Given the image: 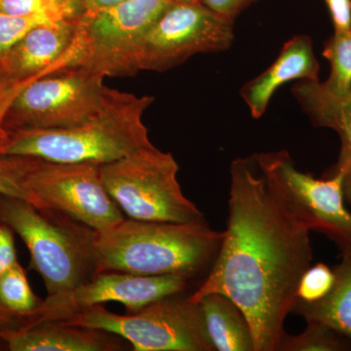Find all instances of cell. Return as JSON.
I'll return each mask as SVG.
<instances>
[{
  "mask_svg": "<svg viewBox=\"0 0 351 351\" xmlns=\"http://www.w3.org/2000/svg\"><path fill=\"white\" fill-rule=\"evenodd\" d=\"M332 270L330 292L317 302L298 300L293 313L306 321L322 323L351 341V254H341V263Z\"/></svg>",
  "mask_w": 351,
  "mask_h": 351,
  "instance_id": "18",
  "label": "cell"
},
{
  "mask_svg": "<svg viewBox=\"0 0 351 351\" xmlns=\"http://www.w3.org/2000/svg\"><path fill=\"white\" fill-rule=\"evenodd\" d=\"M80 18L40 25L29 32L0 60V82L21 90L58 69L80 66V47L76 39Z\"/></svg>",
  "mask_w": 351,
  "mask_h": 351,
  "instance_id": "13",
  "label": "cell"
},
{
  "mask_svg": "<svg viewBox=\"0 0 351 351\" xmlns=\"http://www.w3.org/2000/svg\"><path fill=\"white\" fill-rule=\"evenodd\" d=\"M27 164L29 157L0 156V195L14 196L36 205V201L25 188Z\"/></svg>",
  "mask_w": 351,
  "mask_h": 351,
  "instance_id": "24",
  "label": "cell"
},
{
  "mask_svg": "<svg viewBox=\"0 0 351 351\" xmlns=\"http://www.w3.org/2000/svg\"><path fill=\"white\" fill-rule=\"evenodd\" d=\"M173 0H127L78 21L80 66L104 76L135 75L133 59L141 41Z\"/></svg>",
  "mask_w": 351,
  "mask_h": 351,
  "instance_id": "11",
  "label": "cell"
},
{
  "mask_svg": "<svg viewBox=\"0 0 351 351\" xmlns=\"http://www.w3.org/2000/svg\"><path fill=\"white\" fill-rule=\"evenodd\" d=\"M100 166L29 157L25 188L36 207L56 210L101 232L117 225L125 216L104 186Z\"/></svg>",
  "mask_w": 351,
  "mask_h": 351,
  "instance_id": "10",
  "label": "cell"
},
{
  "mask_svg": "<svg viewBox=\"0 0 351 351\" xmlns=\"http://www.w3.org/2000/svg\"><path fill=\"white\" fill-rule=\"evenodd\" d=\"M193 279L184 276H145L119 271L95 274L76 287L48 295L34 311L23 318L20 326H32L50 321H64L75 314L106 302H119L127 313L167 295L186 293Z\"/></svg>",
  "mask_w": 351,
  "mask_h": 351,
  "instance_id": "12",
  "label": "cell"
},
{
  "mask_svg": "<svg viewBox=\"0 0 351 351\" xmlns=\"http://www.w3.org/2000/svg\"><path fill=\"white\" fill-rule=\"evenodd\" d=\"M189 295H167L124 315L100 304L61 322L112 332L135 351H215L199 304Z\"/></svg>",
  "mask_w": 351,
  "mask_h": 351,
  "instance_id": "6",
  "label": "cell"
},
{
  "mask_svg": "<svg viewBox=\"0 0 351 351\" xmlns=\"http://www.w3.org/2000/svg\"><path fill=\"white\" fill-rule=\"evenodd\" d=\"M311 262L309 230L284 209L255 157L233 160L223 242L189 300L226 295L250 323L255 351H278L284 323Z\"/></svg>",
  "mask_w": 351,
  "mask_h": 351,
  "instance_id": "1",
  "label": "cell"
},
{
  "mask_svg": "<svg viewBox=\"0 0 351 351\" xmlns=\"http://www.w3.org/2000/svg\"><path fill=\"white\" fill-rule=\"evenodd\" d=\"M334 280V270L324 263L311 265L300 280L298 300L306 302L319 301L330 292Z\"/></svg>",
  "mask_w": 351,
  "mask_h": 351,
  "instance_id": "25",
  "label": "cell"
},
{
  "mask_svg": "<svg viewBox=\"0 0 351 351\" xmlns=\"http://www.w3.org/2000/svg\"><path fill=\"white\" fill-rule=\"evenodd\" d=\"M0 223L19 235L31 255L29 269L48 295L86 282L95 274V230L71 217L29 201L0 195Z\"/></svg>",
  "mask_w": 351,
  "mask_h": 351,
  "instance_id": "4",
  "label": "cell"
},
{
  "mask_svg": "<svg viewBox=\"0 0 351 351\" xmlns=\"http://www.w3.org/2000/svg\"><path fill=\"white\" fill-rule=\"evenodd\" d=\"M178 171L173 154L154 145L100 166L104 186L129 219L205 221L204 214L182 193Z\"/></svg>",
  "mask_w": 351,
  "mask_h": 351,
  "instance_id": "5",
  "label": "cell"
},
{
  "mask_svg": "<svg viewBox=\"0 0 351 351\" xmlns=\"http://www.w3.org/2000/svg\"><path fill=\"white\" fill-rule=\"evenodd\" d=\"M269 189L284 209L307 230L327 235L351 254V212L346 206L343 174L328 171L322 179L301 172L285 151L254 156Z\"/></svg>",
  "mask_w": 351,
  "mask_h": 351,
  "instance_id": "7",
  "label": "cell"
},
{
  "mask_svg": "<svg viewBox=\"0 0 351 351\" xmlns=\"http://www.w3.org/2000/svg\"><path fill=\"white\" fill-rule=\"evenodd\" d=\"M234 21L197 2H173L152 25L133 59L134 73H162L199 53L228 50Z\"/></svg>",
  "mask_w": 351,
  "mask_h": 351,
  "instance_id": "9",
  "label": "cell"
},
{
  "mask_svg": "<svg viewBox=\"0 0 351 351\" xmlns=\"http://www.w3.org/2000/svg\"><path fill=\"white\" fill-rule=\"evenodd\" d=\"M21 321L17 316L14 315L12 313L6 309L5 307L0 304V329H6V328L19 327Z\"/></svg>",
  "mask_w": 351,
  "mask_h": 351,
  "instance_id": "30",
  "label": "cell"
},
{
  "mask_svg": "<svg viewBox=\"0 0 351 351\" xmlns=\"http://www.w3.org/2000/svg\"><path fill=\"white\" fill-rule=\"evenodd\" d=\"M13 100V94L6 89L5 87L0 85V135L3 133L2 129V120L5 114L7 108Z\"/></svg>",
  "mask_w": 351,
  "mask_h": 351,
  "instance_id": "31",
  "label": "cell"
},
{
  "mask_svg": "<svg viewBox=\"0 0 351 351\" xmlns=\"http://www.w3.org/2000/svg\"><path fill=\"white\" fill-rule=\"evenodd\" d=\"M173 1L176 2H197L199 0H173Z\"/></svg>",
  "mask_w": 351,
  "mask_h": 351,
  "instance_id": "32",
  "label": "cell"
},
{
  "mask_svg": "<svg viewBox=\"0 0 351 351\" xmlns=\"http://www.w3.org/2000/svg\"><path fill=\"white\" fill-rule=\"evenodd\" d=\"M0 348H4L3 343H2L1 341H0ZM0 350H1V348H0Z\"/></svg>",
  "mask_w": 351,
  "mask_h": 351,
  "instance_id": "33",
  "label": "cell"
},
{
  "mask_svg": "<svg viewBox=\"0 0 351 351\" xmlns=\"http://www.w3.org/2000/svg\"><path fill=\"white\" fill-rule=\"evenodd\" d=\"M198 304L215 351H255L250 323L230 298L212 293Z\"/></svg>",
  "mask_w": 351,
  "mask_h": 351,
  "instance_id": "17",
  "label": "cell"
},
{
  "mask_svg": "<svg viewBox=\"0 0 351 351\" xmlns=\"http://www.w3.org/2000/svg\"><path fill=\"white\" fill-rule=\"evenodd\" d=\"M297 336L284 335L279 351H343L351 350V341L322 323L306 321Z\"/></svg>",
  "mask_w": 351,
  "mask_h": 351,
  "instance_id": "21",
  "label": "cell"
},
{
  "mask_svg": "<svg viewBox=\"0 0 351 351\" xmlns=\"http://www.w3.org/2000/svg\"><path fill=\"white\" fill-rule=\"evenodd\" d=\"M43 300L34 295L19 262L0 276V304L19 318L29 315Z\"/></svg>",
  "mask_w": 351,
  "mask_h": 351,
  "instance_id": "20",
  "label": "cell"
},
{
  "mask_svg": "<svg viewBox=\"0 0 351 351\" xmlns=\"http://www.w3.org/2000/svg\"><path fill=\"white\" fill-rule=\"evenodd\" d=\"M124 1L127 0H82L83 11L86 13L97 12Z\"/></svg>",
  "mask_w": 351,
  "mask_h": 351,
  "instance_id": "29",
  "label": "cell"
},
{
  "mask_svg": "<svg viewBox=\"0 0 351 351\" xmlns=\"http://www.w3.org/2000/svg\"><path fill=\"white\" fill-rule=\"evenodd\" d=\"M335 32L351 29V0H324Z\"/></svg>",
  "mask_w": 351,
  "mask_h": 351,
  "instance_id": "27",
  "label": "cell"
},
{
  "mask_svg": "<svg viewBox=\"0 0 351 351\" xmlns=\"http://www.w3.org/2000/svg\"><path fill=\"white\" fill-rule=\"evenodd\" d=\"M17 263L14 232L8 226L0 223V276Z\"/></svg>",
  "mask_w": 351,
  "mask_h": 351,
  "instance_id": "26",
  "label": "cell"
},
{
  "mask_svg": "<svg viewBox=\"0 0 351 351\" xmlns=\"http://www.w3.org/2000/svg\"><path fill=\"white\" fill-rule=\"evenodd\" d=\"M292 91L314 126L327 127L339 134L341 154L329 171L343 174V193L351 206V90L348 94L336 95L328 91L319 80H301Z\"/></svg>",
  "mask_w": 351,
  "mask_h": 351,
  "instance_id": "16",
  "label": "cell"
},
{
  "mask_svg": "<svg viewBox=\"0 0 351 351\" xmlns=\"http://www.w3.org/2000/svg\"><path fill=\"white\" fill-rule=\"evenodd\" d=\"M0 341L10 351H119L128 346L112 332L61 321L0 329Z\"/></svg>",
  "mask_w": 351,
  "mask_h": 351,
  "instance_id": "14",
  "label": "cell"
},
{
  "mask_svg": "<svg viewBox=\"0 0 351 351\" xmlns=\"http://www.w3.org/2000/svg\"><path fill=\"white\" fill-rule=\"evenodd\" d=\"M319 69L311 38L295 36L284 44L269 69L242 87V99L248 106L252 117L260 119L278 88L292 80L317 82Z\"/></svg>",
  "mask_w": 351,
  "mask_h": 351,
  "instance_id": "15",
  "label": "cell"
},
{
  "mask_svg": "<svg viewBox=\"0 0 351 351\" xmlns=\"http://www.w3.org/2000/svg\"><path fill=\"white\" fill-rule=\"evenodd\" d=\"M59 22L62 21L47 16H19L0 12V60L32 29Z\"/></svg>",
  "mask_w": 351,
  "mask_h": 351,
  "instance_id": "23",
  "label": "cell"
},
{
  "mask_svg": "<svg viewBox=\"0 0 351 351\" xmlns=\"http://www.w3.org/2000/svg\"><path fill=\"white\" fill-rule=\"evenodd\" d=\"M0 12L66 21L77 19L84 11L82 0H0Z\"/></svg>",
  "mask_w": 351,
  "mask_h": 351,
  "instance_id": "22",
  "label": "cell"
},
{
  "mask_svg": "<svg viewBox=\"0 0 351 351\" xmlns=\"http://www.w3.org/2000/svg\"><path fill=\"white\" fill-rule=\"evenodd\" d=\"M154 97L106 89L101 107L77 125L55 130L4 131L0 156L62 163L112 162L149 147L143 115Z\"/></svg>",
  "mask_w": 351,
  "mask_h": 351,
  "instance_id": "2",
  "label": "cell"
},
{
  "mask_svg": "<svg viewBox=\"0 0 351 351\" xmlns=\"http://www.w3.org/2000/svg\"><path fill=\"white\" fill-rule=\"evenodd\" d=\"M215 12L234 21L235 18L256 0H199Z\"/></svg>",
  "mask_w": 351,
  "mask_h": 351,
  "instance_id": "28",
  "label": "cell"
},
{
  "mask_svg": "<svg viewBox=\"0 0 351 351\" xmlns=\"http://www.w3.org/2000/svg\"><path fill=\"white\" fill-rule=\"evenodd\" d=\"M323 56L331 66L323 86L332 94H348L351 90V29L335 32L325 43Z\"/></svg>",
  "mask_w": 351,
  "mask_h": 351,
  "instance_id": "19",
  "label": "cell"
},
{
  "mask_svg": "<svg viewBox=\"0 0 351 351\" xmlns=\"http://www.w3.org/2000/svg\"><path fill=\"white\" fill-rule=\"evenodd\" d=\"M105 76L82 66H66L29 82L7 108L2 129L55 130L77 125L99 108Z\"/></svg>",
  "mask_w": 351,
  "mask_h": 351,
  "instance_id": "8",
  "label": "cell"
},
{
  "mask_svg": "<svg viewBox=\"0 0 351 351\" xmlns=\"http://www.w3.org/2000/svg\"><path fill=\"white\" fill-rule=\"evenodd\" d=\"M225 232L200 223L124 219L95 232V274L184 276L193 279L213 265Z\"/></svg>",
  "mask_w": 351,
  "mask_h": 351,
  "instance_id": "3",
  "label": "cell"
}]
</instances>
